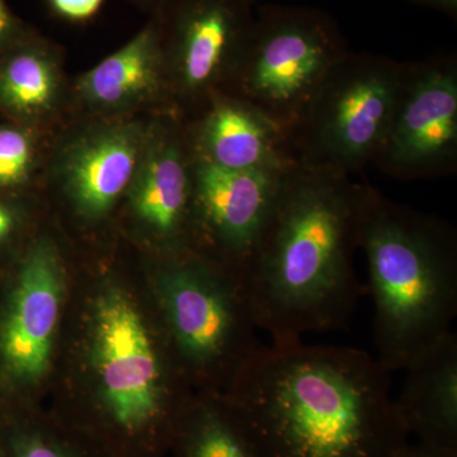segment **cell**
Here are the masks:
<instances>
[{
	"instance_id": "obj_7",
	"label": "cell",
	"mask_w": 457,
	"mask_h": 457,
	"mask_svg": "<svg viewBox=\"0 0 457 457\" xmlns=\"http://www.w3.org/2000/svg\"><path fill=\"white\" fill-rule=\"evenodd\" d=\"M404 74L386 60L343 56L297 123H306L314 158L308 164L343 173L378 156Z\"/></svg>"
},
{
	"instance_id": "obj_23",
	"label": "cell",
	"mask_w": 457,
	"mask_h": 457,
	"mask_svg": "<svg viewBox=\"0 0 457 457\" xmlns=\"http://www.w3.org/2000/svg\"><path fill=\"white\" fill-rule=\"evenodd\" d=\"M396 457H457V451L444 449L425 442H408Z\"/></svg>"
},
{
	"instance_id": "obj_19",
	"label": "cell",
	"mask_w": 457,
	"mask_h": 457,
	"mask_svg": "<svg viewBox=\"0 0 457 457\" xmlns=\"http://www.w3.org/2000/svg\"><path fill=\"white\" fill-rule=\"evenodd\" d=\"M35 156L29 132L16 126H0V188L25 183L31 176Z\"/></svg>"
},
{
	"instance_id": "obj_17",
	"label": "cell",
	"mask_w": 457,
	"mask_h": 457,
	"mask_svg": "<svg viewBox=\"0 0 457 457\" xmlns=\"http://www.w3.org/2000/svg\"><path fill=\"white\" fill-rule=\"evenodd\" d=\"M59 71L49 47L18 45L0 62V108L22 119L42 116L55 104Z\"/></svg>"
},
{
	"instance_id": "obj_25",
	"label": "cell",
	"mask_w": 457,
	"mask_h": 457,
	"mask_svg": "<svg viewBox=\"0 0 457 457\" xmlns=\"http://www.w3.org/2000/svg\"><path fill=\"white\" fill-rule=\"evenodd\" d=\"M423 2L435 5V7L447 9V11H455L457 8V0H423Z\"/></svg>"
},
{
	"instance_id": "obj_2",
	"label": "cell",
	"mask_w": 457,
	"mask_h": 457,
	"mask_svg": "<svg viewBox=\"0 0 457 457\" xmlns=\"http://www.w3.org/2000/svg\"><path fill=\"white\" fill-rule=\"evenodd\" d=\"M362 189L345 173L305 164L285 171L269 224L240 284L272 345L347 326L366 294L353 266Z\"/></svg>"
},
{
	"instance_id": "obj_24",
	"label": "cell",
	"mask_w": 457,
	"mask_h": 457,
	"mask_svg": "<svg viewBox=\"0 0 457 457\" xmlns=\"http://www.w3.org/2000/svg\"><path fill=\"white\" fill-rule=\"evenodd\" d=\"M18 224L17 210L11 204L0 200V245L7 242L16 230Z\"/></svg>"
},
{
	"instance_id": "obj_13",
	"label": "cell",
	"mask_w": 457,
	"mask_h": 457,
	"mask_svg": "<svg viewBox=\"0 0 457 457\" xmlns=\"http://www.w3.org/2000/svg\"><path fill=\"white\" fill-rule=\"evenodd\" d=\"M135 216L156 237L174 242L194 219V167L179 137L168 129L149 130L130 188Z\"/></svg>"
},
{
	"instance_id": "obj_16",
	"label": "cell",
	"mask_w": 457,
	"mask_h": 457,
	"mask_svg": "<svg viewBox=\"0 0 457 457\" xmlns=\"http://www.w3.org/2000/svg\"><path fill=\"white\" fill-rule=\"evenodd\" d=\"M164 65L163 38L156 20L83 74L78 92L86 104L101 110L135 106L161 89Z\"/></svg>"
},
{
	"instance_id": "obj_27",
	"label": "cell",
	"mask_w": 457,
	"mask_h": 457,
	"mask_svg": "<svg viewBox=\"0 0 457 457\" xmlns=\"http://www.w3.org/2000/svg\"><path fill=\"white\" fill-rule=\"evenodd\" d=\"M0 457H5L4 455H3L2 450H0Z\"/></svg>"
},
{
	"instance_id": "obj_21",
	"label": "cell",
	"mask_w": 457,
	"mask_h": 457,
	"mask_svg": "<svg viewBox=\"0 0 457 457\" xmlns=\"http://www.w3.org/2000/svg\"><path fill=\"white\" fill-rule=\"evenodd\" d=\"M104 0H49L51 8L65 20L80 22L95 16Z\"/></svg>"
},
{
	"instance_id": "obj_6",
	"label": "cell",
	"mask_w": 457,
	"mask_h": 457,
	"mask_svg": "<svg viewBox=\"0 0 457 457\" xmlns=\"http://www.w3.org/2000/svg\"><path fill=\"white\" fill-rule=\"evenodd\" d=\"M343 56L320 18L294 12L263 17L253 22L236 68L242 99L290 131Z\"/></svg>"
},
{
	"instance_id": "obj_18",
	"label": "cell",
	"mask_w": 457,
	"mask_h": 457,
	"mask_svg": "<svg viewBox=\"0 0 457 457\" xmlns=\"http://www.w3.org/2000/svg\"><path fill=\"white\" fill-rule=\"evenodd\" d=\"M173 444L177 457H255L221 396L186 409Z\"/></svg>"
},
{
	"instance_id": "obj_26",
	"label": "cell",
	"mask_w": 457,
	"mask_h": 457,
	"mask_svg": "<svg viewBox=\"0 0 457 457\" xmlns=\"http://www.w3.org/2000/svg\"><path fill=\"white\" fill-rule=\"evenodd\" d=\"M135 2L140 3L144 5H154V7H162V5H167L170 0H135Z\"/></svg>"
},
{
	"instance_id": "obj_8",
	"label": "cell",
	"mask_w": 457,
	"mask_h": 457,
	"mask_svg": "<svg viewBox=\"0 0 457 457\" xmlns=\"http://www.w3.org/2000/svg\"><path fill=\"white\" fill-rule=\"evenodd\" d=\"M286 170H231L200 161L194 164L195 222L239 281L269 224Z\"/></svg>"
},
{
	"instance_id": "obj_20",
	"label": "cell",
	"mask_w": 457,
	"mask_h": 457,
	"mask_svg": "<svg viewBox=\"0 0 457 457\" xmlns=\"http://www.w3.org/2000/svg\"><path fill=\"white\" fill-rule=\"evenodd\" d=\"M7 457H92L42 426H20L9 435Z\"/></svg>"
},
{
	"instance_id": "obj_5",
	"label": "cell",
	"mask_w": 457,
	"mask_h": 457,
	"mask_svg": "<svg viewBox=\"0 0 457 457\" xmlns=\"http://www.w3.org/2000/svg\"><path fill=\"white\" fill-rule=\"evenodd\" d=\"M165 320L180 359L204 378L237 372L261 347L239 279L203 258L170 262L158 281Z\"/></svg>"
},
{
	"instance_id": "obj_1",
	"label": "cell",
	"mask_w": 457,
	"mask_h": 457,
	"mask_svg": "<svg viewBox=\"0 0 457 457\" xmlns=\"http://www.w3.org/2000/svg\"><path fill=\"white\" fill-rule=\"evenodd\" d=\"M255 457H396L390 372L350 347L261 345L221 396Z\"/></svg>"
},
{
	"instance_id": "obj_22",
	"label": "cell",
	"mask_w": 457,
	"mask_h": 457,
	"mask_svg": "<svg viewBox=\"0 0 457 457\" xmlns=\"http://www.w3.org/2000/svg\"><path fill=\"white\" fill-rule=\"evenodd\" d=\"M20 33L16 18L9 11L5 0H0V51L11 46Z\"/></svg>"
},
{
	"instance_id": "obj_10",
	"label": "cell",
	"mask_w": 457,
	"mask_h": 457,
	"mask_svg": "<svg viewBox=\"0 0 457 457\" xmlns=\"http://www.w3.org/2000/svg\"><path fill=\"white\" fill-rule=\"evenodd\" d=\"M62 295L59 253L49 240L33 245L18 275L13 296L0 327L5 368L22 381L46 374Z\"/></svg>"
},
{
	"instance_id": "obj_11",
	"label": "cell",
	"mask_w": 457,
	"mask_h": 457,
	"mask_svg": "<svg viewBox=\"0 0 457 457\" xmlns=\"http://www.w3.org/2000/svg\"><path fill=\"white\" fill-rule=\"evenodd\" d=\"M249 0H170V60L179 88L197 95L236 71L251 33ZM167 4V5H168Z\"/></svg>"
},
{
	"instance_id": "obj_9",
	"label": "cell",
	"mask_w": 457,
	"mask_h": 457,
	"mask_svg": "<svg viewBox=\"0 0 457 457\" xmlns=\"http://www.w3.org/2000/svg\"><path fill=\"white\" fill-rule=\"evenodd\" d=\"M457 147V74L432 65L404 74L392 123L378 156L392 171L413 176L451 163Z\"/></svg>"
},
{
	"instance_id": "obj_3",
	"label": "cell",
	"mask_w": 457,
	"mask_h": 457,
	"mask_svg": "<svg viewBox=\"0 0 457 457\" xmlns=\"http://www.w3.org/2000/svg\"><path fill=\"white\" fill-rule=\"evenodd\" d=\"M359 245L374 300L376 360L392 374L453 332L455 240L440 222L362 189Z\"/></svg>"
},
{
	"instance_id": "obj_12",
	"label": "cell",
	"mask_w": 457,
	"mask_h": 457,
	"mask_svg": "<svg viewBox=\"0 0 457 457\" xmlns=\"http://www.w3.org/2000/svg\"><path fill=\"white\" fill-rule=\"evenodd\" d=\"M147 135L140 123H112L87 132L69 146L60 173L80 215L102 218L129 191Z\"/></svg>"
},
{
	"instance_id": "obj_14",
	"label": "cell",
	"mask_w": 457,
	"mask_h": 457,
	"mask_svg": "<svg viewBox=\"0 0 457 457\" xmlns=\"http://www.w3.org/2000/svg\"><path fill=\"white\" fill-rule=\"evenodd\" d=\"M286 131L242 98L216 99L197 134V161L231 170H286Z\"/></svg>"
},
{
	"instance_id": "obj_15",
	"label": "cell",
	"mask_w": 457,
	"mask_h": 457,
	"mask_svg": "<svg viewBox=\"0 0 457 457\" xmlns=\"http://www.w3.org/2000/svg\"><path fill=\"white\" fill-rule=\"evenodd\" d=\"M396 413L408 436L457 451V337H442L405 368Z\"/></svg>"
},
{
	"instance_id": "obj_4",
	"label": "cell",
	"mask_w": 457,
	"mask_h": 457,
	"mask_svg": "<svg viewBox=\"0 0 457 457\" xmlns=\"http://www.w3.org/2000/svg\"><path fill=\"white\" fill-rule=\"evenodd\" d=\"M96 362L101 414L122 449L145 447L147 457L173 442L186 411L171 405L154 343L134 303L108 288L96 308Z\"/></svg>"
}]
</instances>
